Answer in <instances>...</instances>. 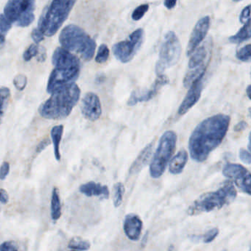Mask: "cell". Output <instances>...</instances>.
Instances as JSON below:
<instances>
[{
	"label": "cell",
	"mask_w": 251,
	"mask_h": 251,
	"mask_svg": "<svg viewBox=\"0 0 251 251\" xmlns=\"http://www.w3.org/2000/svg\"><path fill=\"white\" fill-rule=\"evenodd\" d=\"M230 118L217 114L201 122L191 135L189 149L192 159L202 162L223 142L228 130Z\"/></svg>",
	"instance_id": "6da1fadb"
},
{
	"label": "cell",
	"mask_w": 251,
	"mask_h": 251,
	"mask_svg": "<svg viewBox=\"0 0 251 251\" xmlns=\"http://www.w3.org/2000/svg\"><path fill=\"white\" fill-rule=\"evenodd\" d=\"M80 97V89L76 83L63 86L52 92L50 98L40 105L39 114L46 120H64L71 114Z\"/></svg>",
	"instance_id": "7a4b0ae2"
},
{
	"label": "cell",
	"mask_w": 251,
	"mask_h": 251,
	"mask_svg": "<svg viewBox=\"0 0 251 251\" xmlns=\"http://www.w3.org/2000/svg\"><path fill=\"white\" fill-rule=\"evenodd\" d=\"M59 42L63 48L80 55L84 61H91L95 55L96 42L78 26H66L60 33Z\"/></svg>",
	"instance_id": "3957f363"
},
{
	"label": "cell",
	"mask_w": 251,
	"mask_h": 251,
	"mask_svg": "<svg viewBox=\"0 0 251 251\" xmlns=\"http://www.w3.org/2000/svg\"><path fill=\"white\" fill-rule=\"evenodd\" d=\"M77 0H52L39 18L37 28L51 37L58 31L68 18Z\"/></svg>",
	"instance_id": "277c9868"
},
{
	"label": "cell",
	"mask_w": 251,
	"mask_h": 251,
	"mask_svg": "<svg viewBox=\"0 0 251 251\" xmlns=\"http://www.w3.org/2000/svg\"><path fill=\"white\" fill-rule=\"evenodd\" d=\"M236 197V190L231 181H227L216 192H208L200 197L188 209L189 215L209 212L231 203Z\"/></svg>",
	"instance_id": "5b68a950"
},
{
	"label": "cell",
	"mask_w": 251,
	"mask_h": 251,
	"mask_svg": "<svg viewBox=\"0 0 251 251\" xmlns=\"http://www.w3.org/2000/svg\"><path fill=\"white\" fill-rule=\"evenodd\" d=\"M176 143L177 136L175 132L168 130L162 135L150 165L151 177L158 178L164 174L167 164L176 151Z\"/></svg>",
	"instance_id": "8992f818"
},
{
	"label": "cell",
	"mask_w": 251,
	"mask_h": 251,
	"mask_svg": "<svg viewBox=\"0 0 251 251\" xmlns=\"http://www.w3.org/2000/svg\"><path fill=\"white\" fill-rule=\"evenodd\" d=\"M36 0H8L3 14L12 24L26 27L35 20Z\"/></svg>",
	"instance_id": "52a82bcc"
},
{
	"label": "cell",
	"mask_w": 251,
	"mask_h": 251,
	"mask_svg": "<svg viewBox=\"0 0 251 251\" xmlns=\"http://www.w3.org/2000/svg\"><path fill=\"white\" fill-rule=\"evenodd\" d=\"M180 54L181 46L178 38L174 32H168L164 36L155 66L157 75L164 74L166 70L176 65L180 58Z\"/></svg>",
	"instance_id": "ba28073f"
},
{
	"label": "cell",
	"mask_w": 251,
	"mask_h": 251,
	"mask_svg": "<svg viewBox=\"0 0 251 251\" xmlns=\"http://www.w3.org/2000/svg\"><path fill=\"white\" fill-rule=\"evenodd\" d=\"M145 33L143 29L139 28L129 36L127 40L118 42L113 46L114 56L123 64L130 62L140 50L145 41Z\"/></svg>",
	"instance_id": "9c48e42d"
},
{
	"label": "cell",
	"mask_w": 251,
	"mask_h": 251,
	"mask_svg": "<svg viewBox=\"0 0 251 251\" xmlns=\"http://www.w3.org/2000/svg\"><path fill=\"white\" fill-rule=\"evenodd\" d=\"M80 73V64L55 66L50 75L47 91L52 94L57 89L75 83Z\"/></svg>",
	"instance_id": "30bf717a"
},
{
	"label": "cell",
	"mask_w": 251,
	"mask_h": 251,
	"mask_svg": "<svg viewBox=\"0 0 251 251\" xmlns=\"http://www.w3.org/2000/svg\"><path fill=\"white\" fill-rule=\"evenodd\" d=\"M170 80H169L168 77L164 75H158L151 89L135 90L130 95V98L127 101V105L133 106V105H136L138 102L151 100L158 94V91L161 89V88L168 84Z\"/></svg>",
	"instance_id": "8fae6325"
},
{
	"label": "cell",
	"mask_w": 251,
	"mask_h": 251,
	"mask_svg": "<svg viewBox=\"0 0 251 251\" xmlns=\"http://www.w3.org/2000/svg\"><path fill=\"white\" fill-rule=\"evenodd\" d=\"M80 109L86 120L92 122L99 120L102 115V105L99 97L93 92L86 93L82 100Z\"/></svg>",
	"instance_id": "7c38bea8"
},
{
	"label": "cell",
	"mask_w": 251,
	"mask_h": 251,
	"mask_svg": "<svg viewBox=\"0 0 251 251\" xmlns=\"http://www.w3.org/2000/svg\"><path fill=\"white\" fill-rule=\"evenodd\" d=\"M210 27V17H202L195 25L193 31L191 34L188 44L187 50H186V55L187 56H191L194 53L197 48L199 46L200 44L205 39V36L208 33Z\"/></svg>",
	"instance_id": "4fadbf2b"
},
{
	"label": "cell",
	"mask_w": 251,
	"mask_h": 251,
	"mask_svg": "<svg viewBox=\"0 0 251 251\" xmlns=\"http://www.w3.org/2000/svg\"><path fill=\"white\" fill-rule=\"evenodd\" d=\"M202 79H199L190 86V89L188 92L186 98L183 100L178 109V114L183 115L192 108L201 98V92L202 90Z\"/></svg>",
	"instance_id": "5bb4252c"
},
{
	"label": "cell",
	"mask_w": 251,
	"mask_h": 251,
	"mask_svg": "<svg viewBox=\"0 0 251 251\" xmlns=\"http://www.w3.org/2000/svg\"><path fill=\"white\" fill-rule=\"evenodd\" d=\"M143 223L140 217L135 214H129L125 218L123 228L129 239L138 241L140 238Z\"/></svg>",
	"instance_id": "9a60e30c"
},
{
	"label": "cell",
	"mask_w": 251,
	"mask_h": 251,
	"mask_svg": "<svg viewBox=\"0 0 251 251\" xmlns=\"http://www.w3.org/2000/svg\"><path fill=\"white\" fill-rule=\"evenodd\" d=\"M79 189L82 194L87 197H99L105 199L109 198L110 192L108 186L96 182L90 181L82 184Z\"/></svg>",
	"instance_id": "2e32d148"
},
{
	"label": "cell",
	"mask_w": 251,
	"mask_h": 251,
	"mask_svg": "<svg viewBox=\"0 0 251 251\" xmlns=\"http://www.w3.org/2000/svg\"><path fill=\"white\" fill-rule=\"evenodd\" d=\"M154 142H151L149 145H147L142 151L139 155H138L134 162L132 164L131 167L129 170V175L133 176L139 173L141 170H142L144 167L147 165L151 159V155L152 153V149H153Z\"/></svg>",
	"instance_id": "e0dca14e"
},
{
	"label": "cell",
	"mask_w": 251,
	"mask_h": 251,
	"mask_svg": "<svg viewBox=\"0 0 251 251\" xmlns=\"http://www.w3.org/2000/svg\"><path fill=\"white\" fill-rule=\"evenodd\" d=\"M208 50L207 49L205 45H202L198 48V50L194 52V53L191 55L190 59L189 61V69H196L198 67H202L203 65H206L208 64V61H206L208 58Z\"/></svg>",
	"instance_id": "ac0fdd59"
},
{
	"label": "cell",
	"mask_w": 251,
	"mask_h": 251,
	"mask_svg": "<svg viewBox=\"0 0 251 251\" xmlns=\"http://www.w3.org/2000/svg\"><path fill=\"white\" fill-rule=\"evenodd\" d=\"M187 161V152L185 150H181L172 158L169 165V170L172 174H180L184 169Z\"/></svg>",
	"instance_id": "d6986e66"
},
{
	"label": "cell",
	"mask_w": 251,
	"mask_h": 251,
	"mask_svg": "<svg viewBox=\"0 0 251 251\" xmlns=\"http://www.w3.org/2000/svg\"><path fill=\"white\" fill-rule=\"evenodd\" d=\"M248 170L240 164H227L224 166L223 173L224 176L229 179H233L235 181L242 177L248 173Z\"/></svg>",
	"instance_id": "ffe728a7"
},
{
	"label": "cell",
	"mask_w": 251,
	"mask_h": 251,
	"mask_svg": "<svg viewBox=\"0 0 251 251\" xmlns=\"http://www.w3.org/2000/svg\"><path fill=\"white\" fill-rule=\"evenodd\" d=\"M207 66H208V64L198 67L196 69L189 70V71L185 75L184 79H183V86H184V87H190L197 80L203 77L205 71H206Z\"/></svg>",
	"instance_id": "44dd1931"
},
{
	"label": "cell",
	"mask_w": 251,
	"mask_h": 251,
	"mask_svg": "<svg viewBox=\"0 0 251 251\" xmlns=\"http://www.w3.org/2000/svg\"><path fill=\"white\" fill-rule=\"evenodd\" d=\"M251 38V19H249L243 27L233 36H230L228 40L230 43L241 44Z\"/></svg>",
	"instance_id": "7402d4cb"
},
{
	"label": "cell",
	"mask_w": 251,
	"mask_h": 251,
	"mask_svg": "<svg viewBox=\"0 0 251 251\" xmlns=\"http://www.w3.org/2000/svg\"><path fill=\"white\" fill-rule=\"evenodd\" d=\"M64 133V126L62 125L54 126L51 130V138L54 145V152L57 161H61V153H60V143L62 139Z\"/></svg>",
	"instance_id": "603a6c76"
},
{
	"label": "cell",
	"mask_w": 251,
	"mask_h": 251,
	"mask_svg": "<svg viewBox=\"0 0 251 251\" xmlns=\"http://www.w3.org/2000/svg\"><path fill=\"white\" fill-rule=\"evenodd\" d=\"M61 216V204L60 199L59 192L57 188L52 190V198H51V217L53 221L59 220Z\"/></svg>",
	"instance_id": "cb8c5ba5"
},
{
	"label": "cell",
	"mask_w": 251,
	"mask_h": 251,
	"mask_svg": "<svg viewBox=\"0 0 251 251\" xmlns=\"http://www.w3.org/2000/svg\"><path fill=\"white\" fill-rule=\"evenodd\" d=\"M91 244L89 241L85 240L80 237H74L70 241L68 248L75 251H87L90 248Z\"/></svg>",
	"instance_id": "d4e9b609"
},
{
	"label": "cell",
	"mask_w": 251,
	"mask_h": 251,
	"mask_svg": "<svg viewBox=\"0 0 251 251\" xmlns=\"http://www.w3.org/2000/svg\"><path fill=\"white\" fill-rule=\"evenodd\" d=\"M114 195H113V202L114 206L118 208L122 205L123 201V194L125 192L124 185L121 182L116 183L114 186Z\"/></svg>",
	"instance_id": "484cf974"
},
{
	"label": "cell",
	"mask_w": 251,
	"mask_h": 251,
	"mask_svg": "<svg viewBox=\"0 0 251 251\" xmlns=\"http://www.w3.org/2000/svg\"><path fill=\"white\" fill-rule=\"evenodd\" d=\"M238 187L245 192L251 195V173H247L242 177L236 180Z\"/></svg>",
	"instance_id": "4316f807"
},
{
	"label": "cell",
	"mask_w": 251,
	"mask_h": 251,
	"mask_svg": "<svg viewBox=\"0 0 251 251\" xmlns=\"http://www.w3.org/2000/svg\"><path fill=\"white\" fill-rule=\"evenodd\" d=\"M43 47L39 46V44H33L30 45L23 54V58L25 61H30L32 58L39 56Z\"/></svg>",
	"instance_id": "83f0119b"
},
{
	"label": "cell",
	"mask_w": 251,
	"mask_h": 251,
	"mask_svg": "<svg viewBox=\"0 0 251 251\" xmlns=\"http://www.w3.org/2000/svg\"><path fill=\"white\" fill-rule=\"evenodd\" d=\"M11 98V92L10 89L7 87L2 86L1 88V117H4V114L8 108V102Z\"/></svg>",
	"instance_id": "f1b7e54d"
},
{
	"label": "cell",
	"mask_w": 251,
	"mask_h": 251,
	"mask_svg": "<svg viewBox=\"0 0 251 251\" xmlns=\"http://www.w3.org/2000/svg\"><path fill=\"white\" fill-rule=\"evenodd\" d=\"M109 55L110 50L108 46L105 45H101L98 48V53L95 57V61L98 64H103L108 61Z\"/></svg>",
	"instance_id": "f546056e"
},
{
	"label": "cell",
	"mask_w": 251,
	"mask_h": 251,
	"mask_svg": "<svg viewBox=\"0 0 251 251\" xmlns=\"http://www.w3.org/2000/svg\"><path fill=\"white\" fill-rule=\"evenodd\" d=\"M236 58L242 62H251V44L245 45L238 50Z\"/></svg>",
	"instance_id": "4dcf8cb0"
},
{
	"label": "cell",
	"mask_w": 251,
	"mask_h": 251,
	"mask_svg": "<svg viewBox=\"0 0 251 251\" xmlns=\"http://www.w3.org/2000/svg\"><path fill=\"white\" fill-rule=\"evenodd\" d=\"M12 25V23L5 17L3 14H2V15H1V24H0V27H1V28H0L1 29V45H2V46L5 42V36H6L8 31L11 30Z\"/></svg>",
	"instance_id": "1f68e13d"
},
{
	"label": "cell",
	"mask_w": 251,
	"mask_h": 251,
	"mask_svg": "<svg viewBox=\"0 0 251 251\" xmlns=\"http://www.w3.org/2000/svg\"><path fill=\"white\" fill-rule=\"evenodd\" d=\"M149 10V5L148 4H143L139 5L133 11L132 14V19L135 21H139L141 19L143 18L147 12Z\"/></svg>",
	"instance_id": "d6a6232c"
},
{
	"label": "cell",
	"mask_w": 251,
	"mask_h": 251,
	"mask_svg": "<svg viewBox=\"0 0 251 251\" xmlns=\"http://www.w3.org/2000/svg\"><path fill=\"white\" fill-rule=\"evenodd\" d=\"M27 79L25 75L20 74L16 76L14 79V84L16 89L19 91H23L27 86Z\"/></svg>",
	"instance_id": "836d02e7"
},
{
	"label": "cell",
	"mask_w": 251,
	"mask_h": 251,
	"mask_svg": "<svg viewBox=\"0 0 251 251\" xmlns=\"http://www.w3.org/2000/svg\"><path fill=\"white\" fill-rule=\"evenodd\" d=\"M219 233V229L217 227L211 229V230L207 231L205 234L202 236V240L205 243H209V242H212Z\"/></svg>",
	"instance_id": "e575fe53"
},
{
	"label": "cell",
	"mask_w": 251,
	"mask_h": 251,
	"mask_svg": "<svg viewBox=\"0 0 251 251\" xmlns=\"http://www.w3.org/2000/svg\"><path fill=\"white\" fill-rule=\"evenodd\" d=\"M20 250L18 245L13 241H7L3 242L0 247V251H14Z\"/></svg>",
	"instance_id": "d590c367"
},
{
	"label": "cell",
	"mask_w": 251,
	"mask_h": 251,
	"mask_svg": "<svg viewBox=\"0 0 251 251\" xmlns=\"http://www.w3.org/2000/svg\"><path fill=\"white\" fill-rule=\"evenodd\" d=\"M31 37L35 43L39 44L45 39V36L36 27V28L33 29Z\"/></svg>",
	"instance_id": "8d00e7d4"
},
{
	"label": "cell",
	"mask_w": 251,
	"mask_h": 251,
	"mask_svg": "<svg viewBox=\"0 0 251 251\" xmlns=\"http://www.w3.org/2000/svg\"><path fill=\"white\" fill-rule=\"evenodd\" d=\"M251 14V5H248L242 10L241 13L240 17H239V20L241 23H245L248 20H249L250 16Z\"/></svg>",
	"instance_id": "74e56055"
},
{
	"label": "cell",
	"mask_w": 251,
	"mask_h": 251,
	"mask_svg": "<svg viewBox=\"0 0 251 251\" xmlns=\"http://www.w3.org/2000/svg\"><path fill=\"white\" fill-rule=\"evenodd\" d=\"M239 158L242 162L247 164H251V153H250L249 151L241 149L239 151Z\"/></svg>",
	"instance_id": "f35d334b"
},
{
	"label": "cell",
	"mask_w": 251,
	"mask_h": 251,
	"mask_svg": "<svg viewBox=\"0 0 251 251\" xmlns=\"http://www.w3.org/2000/svg\"><path fill=\"white\" fill-rule=\"evenodd\" d=\"M10 172V164L8 162H4L1 167V175L0 177L1 180H4L6 178L7 176L9 174Z\"/></svg>",
	"instance_id": "ab89813d"
},
{
	"label": "cell",
	"mask_w": 251,
	"mask_h": 251,
	"mask_svg": "<svg viewBox=\"0 0 251 251\" xmlns=\"http://www.w3.org/2000/svg\"><path fill=\"white\" fill-rule=\"evenodd\" d=\"M1 202L2 204H7L9 201V196L8 192L5 189H1Z\"/></svg>",
	"instance_id": "60d3db41"
},
{
	"label": "cell",
	"mask_w": 251,
	"mask_h": 251,
	"mask_svg": "<svg viewBox=\"0 0 251 251\" xmlns=\"http://www.w3.org/2000/svg\"><path fill=\"white\" fill-rule=\"evenodd\" d=\"M177 0H164V6L167 9L171 10L176 7Z\"/></svg>",
	"instance_id": "b9f144b4"
},
{
	"label": "cell",
	"mask_w": 251,
	"mask_h": 251,
	"mask_svg": "<svg viewBox=\"0 0 251 251\" xmlns=\"http://www.w3.org/2000/svg\"><path fill=\"white\" fill-rule=\"evenodd\" d=\"M50 139H48H48H45V140L42 141V142L39 144L37 149H36V151H37V152H41V151H43L47 146H48V145H50Z\"/></svg>",
	"instance_id": "7bdbcfd3"
},
{
	"label": "cell",
	"mask_w": 251,
	"mask_h": 251,
	"mask_svg": "<svg viewBox=\"0 0 251 251\" xmlns=\"http://www.w3.org/2000/svg\"><path fill=\"white\" fill-rule=\"evenodd\" d=\"M247 126H248V124H247L246 122H240V123H238V124L235 126L234 130L236 132L242 131Z\"/></svg>",
	"instance_id": "ee69618b"
},
{
	"label": "cell",
	"mask_w": 251,
	"mask_h": 251,
	"mask_svg": "<svg viewBox=\"0 0 251 251\" xmlns=\"http://www.w3.org/2000/svg\"><path fill=\"white\" fill-rule=\"evenodd\" d=\"M247 95H248V98L251 100V85L248 86V87L247 88Z\"/></svg>",
	"instance_id": "f6af8a7d"
},
{
	"label": "cell",
	"mask_w": 251,
	"mask_h": 251,
	"mask_svg": "<svg viewBox=\"0 0 251 251\" xmlns=\"http://www.w3.org/2000/svg\"><path fill=\"white\" fill-rule=\"evenodd\" d=\"M248 149L251 152V133L249 136V143H248Z\"/></svg>",
	"instance_id": "bcb514c9"
},
{
	"label": "cell",
	"mask_w": 251,
	"mask_h": 251,
	"mask_svg": "<svg viewBox=\"0 0 251 251\" xmlns=\"http://www.w3.org/2000/svg\"><path fill=\"white\" fill-rule=\"evenodd\" d=\"M233 2H240L242 0H233Z\"/></svg>",
	"instance_id": "7dc6e473"
},
{
	"label": "cell",
	"mask_w": 251,
	"mask_h": 251,
	"mask_svg": "<svg viewBox=\"0 0 251 251\" xmlns=\"http://www.w3.org/2000/svg\"><path fill=\"white\" fill-rule=\"evenodd\" d=\"M250 112H251V108L250 109Z\"/></svg>",
	"instance_id": "c3c4849f"
}]
</instances>
